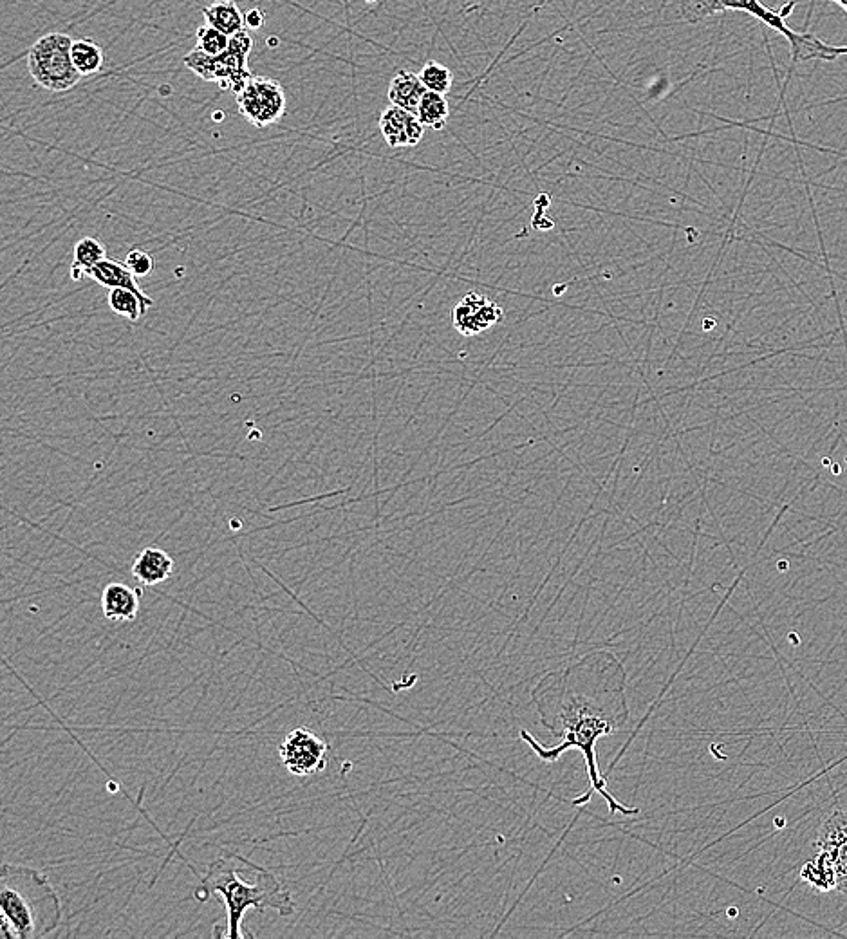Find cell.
Here are the masks:
<instances>
[{
  "label": "cell",
  "instance_id": "cell-1",
  "mask_svg": "<svg viewBox=\"0 0 847 939\" xmlns=\"http://www.w3.org/2000/svg\"><path fill=\"white\" fill-rule=\"evenodd\" d=\"M557 707H559V710L553 717L555 723L546 726L550 728L551 734L562 737V743L559 746L546 748V746L537 743L526 730L521 732L522 741L530 744L531 750L546 763L557 761L560 755L568 752L569 748H578L584 754L591 788L582 797L573 800L575 806H584L595 793H598L607 802L611 815L618 813V811L624 813V815L640 813V809L627 808L624 804H620L607 791V788H605V782L607 781H605L604 775H600L595 752V744L600 737L615 734L622 726L627 725L629 712L625 710V712H613L611 714V710L604 707V705H598L596 699L587 698L582 694H568V690L562 683H560V696L557 699Z\"/></svg>",
  "mask_w": 847,
  "mask_h": 939
},
{
  "label": "cell",
  "instance_id": "cell-2",
  "mask_svg": "<svg viewBox=\"0 0 847 939\" xmlns=\"http://www.w3.org/2000/svg\"><path fill=\"white\" fill-rule=\"evenodd\" d=\"M241 865L242 856L237 853L217 858L208 865L201 884L194 891L197 902H206L212 896L223 900L226 909L224 938H253L252 932L242 930V918L250 909L261 912L271 909L284 918L297 909L288 887L280 882L277 874L255 865V880L248 882L239 874Z\"/></svg>",
  "mask_w": 847,
  "mask_h": 939
},
{
  "label": "cell",
  "instance_id": "cell-3",
  "mask_svg": "<svg viewBox=\"0 0 847 939\" xmlns=\"http://www.w3.org/2000/svg\"><path fill=\"white\" fill-rule=\"evenodd\" d=\"M62 920L55 887L38 869L6 864L0 873V929L6 939H37Z\"/></svg>",
  "mask_w": 847,
  "mask_h": 939
},
{
  "label": "cell",
  "instance_id": "cell-4",
  "mask_svg": "<svg viewBox=\"0 0 847 939\" xmlns=\"http://www.w3.org/2000/svg\"><path fill=\"white\" fill-rule=\"evenodd\" d=\"M681 19L689 24H698L717 13L726 11H739L752 15L754 19L763 22L764 26L777 31L779 35L790 42L793 62H811V60H824L833 62L840 56L847 55V46H831L824 40L815 37L810 31H793L786 24L788 13L795 8V0L781 11L772 10L764 6L761 0H680Z\"/></svg>",
  "mask_w": 847,
  "mask_h": 939
},
{
  "label": "cell",
  "instance_id": "cell-5",
  "mask_svg": "<svg viewBox=\"0 0 847 939\" xmlns=\"http://www.w3.org/2000/svg\"><path fill=\"white\" fill-rule=\"evenodd\" d=\"M817 855L802 865L801 878L817 891H838L847 898V809L822 822L815 840Z\"/></svg>",
  "mask_w": 847,
  "mask_h": 939
},
{
  "label": "cell",
  "instance_id": "cell-6",
  "mask_svg": "<svg viewBox=\"0 0 847 939\" xmlns=\"http://www.w3.org/2000/svg\"><path fill=\"white\" fill-rule=\"evenodd\" d=\"M73 42L75 40L66 33H49L38 38L29 49V75L46 91L64 93L80 82L82 75L71 60Z\"/></svg>",
  "mask_w": 847,
  "mask_h": 939
},
{
  "label": "cell",
  "instance_id": "cell-7",
  "mask_svg": "<svg viewBox=\"0 0 847 939\" xmlns=\"http://www.w3.org/2000/svg\"><path fill=\"white\" fill-rule=\"evenodd\" d=\"M237 109L253 127L266 129L284 118L288 98L284 87L277 80L270 76H253L241 93L237 94Z\"/></svg>",
  "mask_w": 847,
  "mask_h": 939
},
{
  "label": "cell",
  "instance_id": "cell-8",
  "mask_svg": "<svg viewBox=\"0 0 847 939\" xmlns=\"http://www.w3.org/2000/svg\"><path fill=\"white\" fill-rule=\"evenodd\" d=\"M282 766L295 777L324 772L329 763V744L309 728L291 730L279 748Z\"/></svg>",
  "mask_w": 847,
  "mask_h": 939
},
{
  "label": "cell",
  "instance_id": "cell-9",
  "mask_svg": "<svg viewBox=\"0 0 847 939\" xmlns=\"http://www.w3.org/2000/svg\"><path fill=\"white\" fill-rule=\"evenodd\" d=\"M253 38L246 29L230 37V47L223 55L215 56V82L223 91L241 93L252 80L248 56L252 53Z\"/></svg>",
  "mask_w": 847,
  "mask_h": 939
},
{
  "label": "cell",
  "instance_id": "cell-10",
  "mask_svg": "<svg viewBox=\"0 0 847 939\" xmlns=\"http://www.w3.org/2000/svg\"><path fill=\"white\" fill-rule=\"evenodd\" d=\"M503 318L501 307L474 291L461 298L452 311V324L463 336L484 333L486 329L503 322Z\"/></svg>",
  "mask_w": 847,
  "mask_h": 939
},
{
  "label": "cell",
  "instance_id": "cell-11",
  "mask_svg": "<svg viewBox=\"0 0 847 939\" xmlns=\"http://www.w3.org/2000/svg\"><path fill=\"white\" fill-rule=\"evenodd\" d=\"M380 132L392 149L416 147L423 140L425 125L414 112L389 105L380 116Z\"/></svg>",
  "mask_w": 847,
  "mask_h": 939
},
{
  "label": "cell",
  "instance_id": "cell-12",
  "mask_svg": "<svg viewBox=\"0 0 847 939\" xmlns=\"http://www.w3.org/2000/svg\"><path fill=\"white\" fill-rule=\"evenodd\" d=\"M174 569V558L170 557L165 549L149 546L132 562L131 575L141 586L152 587L167 582Z\"/></svg>",
  "mask_w": 847,
  "mask_h": 939
},
{
  "label": "cell",
  "instance_id": "cell-13",
  "mask_svg": "<svg viewBox=\"0 0 847 939\" xmlns=\"http://www.w3.org/2000/svg\"><path fill=\"white\" fill-rule=\"evenodd\" d=\"M140 589L111 582L102 591V613L109 622H134L140 613Z\"/></svg>",
  "mask_w": 847,
  "mask_h": 939
},
{
  "label": "cell",
  "instance_id": "cell-14",
  "mask_svg": "<svg viewBox=\"0 0 847 939\" xmlns=\"http://www.w3.org/2000/svg\"><path fill=\"white\" fill-rule=\"evenodd\" d=\"M87 277L93 279L94 282H98L103 288L129 289L132 293H136L149 307L154 304L152 298L140 288L136 275L125 266V262L114 261V259L107 257L100 264H96L93 270L89 271Z\"/></svg>",
  "mask_w": 847,
  "mask_h": 939
},
{
  "label": "cell",
  "instance_id": "cell-15",
  "mask_svg": "<svg viewBox=\"0 0 847 939\" xmlns=\"http://www.w3.org/2000/svg\"><path fill=\"white\" fill-rule=\"evenodd\" d=\"M425 93H427V87L423 85L419 75H414L410 71H398L391 80L387 96L391 105L416 114L419 102Z\"/></svg>",
  "mask_w": 847,
  "mask_h": 939
},
{
  "label": "cell",
  "instance_id": "cell-16",
  "mask_svg": "<svg viewBox=\"0 0 847 939\" xmlns=\"http://www.w3.org/2000/svg\"><path fill=\"white\" fill-rule=\"evenodd\" d=\"M203 17H205V24L223 31L228 37H233L246 28L244 13L235 0H215L203 10Z\"/></svg>",
  "mask_w": 847,
  "mask_h": 939
},
{
  "label": "cell",
  "instance_id": "cell-17",
  "mask_svg": "<svg viewBox=\"0 0 847 939\" xmlns=\"http://www.w3.org/2000/svg\"><path fill=\"white\" fill-rule=\"evenodd\" d=\"M73 264H71V279L82 280L89 275L96 264H100L103 259H107V250L102 242L94 237H84L82 241L75 244V253H73Z\"/></svg>",
  "mask_w": 847,
  "mask_h": 939
},
{
  "label": "cell",
  "instance_id": "cell-18",
  "mask_svg": "<svg viewBox=\"0 0 847 939\" xmlns=\"http://www.w3.org/2000/svg\"><path fill=\"white\" fill-rule=\"evenodd\" d=\"M416 116L425 127H430L434 131H443L447 127L448 116H450V105L445 94L432 93V91L423 94Z\"/></svg>",
  "mask_w": 847,
  "mask_h": 939
},
{
  "label": "cell",
  "instance_id": "cell-19",
  "mask_svg": "<svg viewBox=\"0 0 847 939\" xmlns=\"http://www.w3.org/2000/svg\"><path fill=\"white\" fill-rule=\"evenodd\" d=\"M71 60L76 71L82 76H93L102 69L103 56L102 47L98 46L91 38H78L71 47Z\"/></svg>",
  "mask_w": 847,
  "mask_h": 939
},
{
  "label": "cell",
  "instance_id": "cell-20",
  "mask_svg": "<svg viewBox=\"0 0 847 939\" xmlns=\"http://www.w3.org/2000/svg\"><path fill=\"white\" fill-rule=\"evenodd\" d=\"M109 307H111L112 313L129 318L131 322H138L149 311V306L136 293L121 288H114L109 291Z\"/></svg>",
  "mask_w": 847,
  "mask_h": 939
},
{
  "label": "cell",
  "instance_id": "cell-21",
  "mask_svg": "<svg viewBox=\"0 0 847 939\" xmlns=\"http://www.w3.org/2000/svg\"><path fill=\"white\" fill-rule=\"evenodd\" d=\"M419 78H421L423 85L427 87V91H432V93H450L452 84H454L452 71L448 67L441 66L438 62H427L421 69Z\"/></svg>",
  "mask_w": 847,
  "mask_h": 939
},
{
  "label": "cell",
  "instance_id": "cell-22",
  "mask_svg": "<svg viewBox=\"0 0 847 939\" xmlns=\"http://www.w3.org/2000/svg\"><path fill=\"white\" fill-rule=\"evenodd\" d=\"M197 49L205 51L206 55L219 56L230 47V37L224 35L223 31L212 28V26H201L197 29Z\"/></svg>",
  "mask_w": 847,
  "mask_h": 939
},
{
  "label": "cell",
  "instance_id": "cell-23",
  "mask_svg": "<svg viewBox=\"0 0 847 939\" xmlns=\"http://www.w3.org/2000/svg\"><path fill=\"white\" fill-rule=\"evenodd\" d=\"M183 64L205 82H215V56L206 55L205 51L196 47L183 58Z\"/></svg>",
  "mask_w": 847,
  "mask_h": 939
},
{
  "label": "cell",
  "instance_id": "cell-24",
  "mask_svg": "<svg viewBox=\"0 0 847 939\" xmlns=\"http://www.w3.org/2000/svg\"><path fill=\"white\" fill-rule=\"evenodd\" d=\"M125 266L136 275V277H149L150 273L154 271V259L149 252L145 250H140V248H134L131 252L127 253L125 257Z\"/></svg>",
  "mask_w": 847,
  "mask_h": 939
},
{
  "label": "cell",
  "instance_id": "cell-25",
  "mask_svg": "<svg viewBox=\"0 0 847 939\" xmlns=\"http://www.w3.org/2000/svg\"><path fill=\"white\" fill-rule=\"evenodd\" d=\"M266 22V17H264V11L250 10L248 13H244V26L248 29H261Z\"/></svg>",
  "mask_w": 847,
  "mask_h": 939
},
{
  "label": "cell",
  "instance_id": "cell-26",
  "mask_svg": "<svg viewBox=\"0 0 847 939\" xmlns=\"http://www.w3.org/2000/svg\"><path fill=\"white\" fill-rule=\"evenodd\" d=\"M268 46H270V47H277V46H279V38H273V37L268 38Z\"/></svg>",
  "mask_w": 847,
  "mask_h": 939
},
{
  "label": "cell",
  "instance_id": "cell-27",
  "mask_svg": "<svg viewBox=\"0 0 847 939\" xmlns=\"http://www.w3.org/2000/svg\"><path fill=\"white\" fill-rule=\"evenodd\" d=\"M833 2H837L838 6L847 13V0H833Z\"/></svg>",
  "mask_w": 847,
  "mask_h": 939
},
{
  "label": "cell",
  "instance_id": "cell-28",
  "mask_svg": "<svg viewBox=\"0 0 847 939\" xmlns=\"http://www.w3.org/2000/svg\"><path fill=\"white\" fill-rule=\"evenodd\" d=\"M214 120H215V121H217V120H219V121L223 120V112H214Z\"/></svg>",
  "mask_w": 847,
  "mask_h": 939
},
{
  "label": "cell",
  "instance_id": "cell-29",
  "mask_svg": "<svg viewBox=\"0 0 847 939\" xmlns=\"http://www.w3.org/2000/svg\"><path fill=\"white\" fill-rule=\"evenodd\" d=\"M837 934H840V936H847V925L844 927V929L838 930Z\"/></svg>",
  "mask_w": 847,
  "mask_h": 939
},
{
  "label": "cell",
  "instance_id": "cell-30",
  "mask_svg": "<svg viewBox=\"0 0 847 939\" xmlns=\"http://www.w3.org/2000/svg\"><path fill=\"white\" fill-rule=\"evenodd\" d=\"M367 2H374V0H367Z\"/></svg>",
  "mask_w": 847,
  "mask_h": 939
}]
</instances>
